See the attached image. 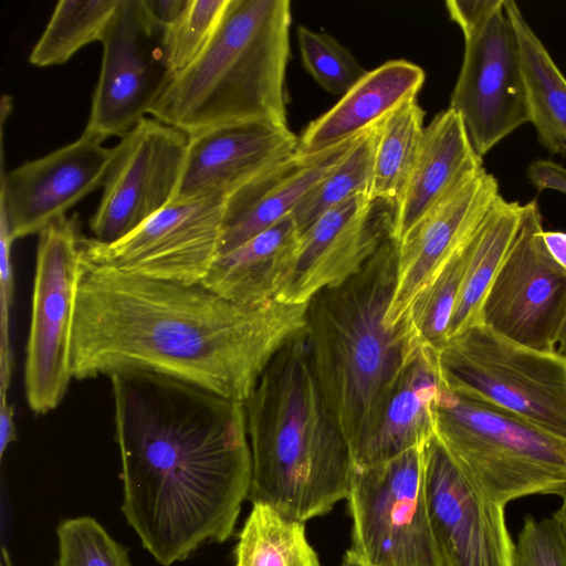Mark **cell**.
I'll list each match as a JSON object with an SVG mask.
<instances>
[{
	"label": "cell",
	"instance_id": "obj_5",
	"mask_svg": "<svg viewBox=\"0 0 566 566\" xmlns=\"http://www.w3.org/2000/svg\"><path fill=\"white\" fill-rule=\"evenodd\" d=\"M289 0H229L211 40L149 115L188 135L223 124L287 125Z\"/></svg>",
	"mask_w": 566,
	"mask_h": 566
},
{
	"label": "cell",
	"instance_id": "obj_40",
	"mask_svg": "<svg viewBox=\"0 0 566 566\" xmlns=\"http://www.w3.org/2000/svg\"><path fill=\"white\" fill-rule=\"evenodd\" d=\"M543 242L552 259L566 271V232L544 230Z\"/></svg>",
	"mask_w": 566,
	"mask_h": 566
},
{
	"label": "cell",
	"instance_id": "obj_21",
	"mask_svg": "<svg viewBox=\"0 0 566 566\" xmlns=\"http://www.w3.org/2000/svg\"><path fill=\"white\" fill-rule=\"evenodd\" d=\"M483 168L461 117L450 107L436 114L423 136L395 212L400 242L436 206Z\"/></svg>",
	"mask_w": 566,
	"mask_h": 566
},
{
	"label": "cell",
	"instance_id": "obj_4",
	"mask_svg": "<svg viewBox=\"0 0 566 566\" xmlns=\"http://www.w3.org/2000/svg\"><path fill=\"white\" fill-rule=\"evenodd\" d=\"M243 405L252 503L305 523L347 499L354 464L319 394L305 331L280 350Z\"/></svg>",
	"mask_w": 566,
	"mask_h": 566
},
{
	"label": "cell",
	"instance_id": "obj_15",
	"mask_svg": "<svg viewBox=\"0 0 566 566\" xmlns=\"http://www.w3.org/2000/svg\"><path fill=\"white\" fill-rule=\"evenodd\" d=\"M424 493L442 566H512L505 507L465 479L436 437L424 451Z\"/></svg>",
	"mask_w": 566,
	"mask_h": 566
},
{
	"label": "cell",
	"instance_id": "obj_39",
	"mask_svg": "<svg viewBox=\"0 0 566 566\" xmlns=\"http://www.w3.org/2000/svg\"><path fill=\"white\" fill-rule=\"evenodd\" d=\"M13 406L8 402V391H0V458L2 459L6 450L18 439L14 424Z\"/></svg>",
	"mask_w": 566,
	"mask_h": 566
},
{
	"label": "cell",
	"instance_id": "obj_37",
	"mask_svg": "<svg viewBox=\"0 0 566 566\" xmlns=\"http://www.w3.org/2000/svg\"><path fill=\"white\" fill-rule=\"evenodd\" d=\"M527 178L538 191L555 190L566 195V168L548 159H538L530 164Z\"/></svg>",
	"mask_w": 566,
	"mask_h": 566
},
{
	"label": "cell",
	"instance_id": "obj_9",
	"mask_svg": "<svg viewBox=\"0 0 566 566\" xmlns=\"http://www.w3.org/2000/svg\"><path fill=\"white\" fill-rule=\"evenodd\" d=\"M426 444L354 467L347 496L348 549L365 566H442L424 493Z\"/></svg>",
	"mask_w": 566,
	"mask_h": 566
},
{
	"label": "cell",
	"instance_id": "obj_25",
	"mask_svg": "<svg viewBox=\"0 0 566 566\" xmlns=\"http://www.w3.org/2000/svg\"><path fill=\"white\" fill-rule=\"evenodd\" d=\"M504 8L518 41L530 123L545 149L566 157V77L517 3L504 0Z\"/></svg>",
	"mask_w": 566,
	"mask_h": 566
},
{
	"label": "cell",
	"instance_id": "obj_43",
	"mask_svg": "<svg viewBox=\"0 0 566 566\" xmlns=\"http://www.w3.org/2000/svg\"><path fill=\"white\" fill-rule=\"evenodd\" d=\"M339 566H365L349 551L343 557Z\"/></svg>",
	"mask_w": 566,
	"mask_h": 566
},
{
	"label": "cell",
	"instance_id": "obj_20",
	"mask_svg": "<svg viewBox=\"0 0 566 566\" xmlns=\"http://www.w3.org/2000/svg\"><path fill=\"white\" fill-rule=\"evenodd\" d=\"M352 139L315 153L295 151L226 201L219 254L291 216L348 153Z\"/></svg>",
	"mask_w": 566,
	"mask_h": 566
},
{
	"label": "cell",
	"instance_id": "obj_28",
	"mask_svg": "<svg viewBox=\"0 0 566 566\" xmlns=\"http://www.w3.org/2000/svg\"><path fill=\"white\" fill-rule=\"evenodd\" d=\"M252 504L239 534L234 566H321L304 523L266 504Z\"/></svg>",
	"mask_w": 566,
	"mask_h": 566
},
{
	"label": "cell",
	"instance_id": "obj_30",
	"mask_svg": "<svg viewBox=\"0 0 566 566\" xmlns=\"http://www.w3.org/2000/svg\"><path fill=\"white\" fill-rule=\"evenodd\" d=\"M472 234L417 295L407 313L419 342L438 352L449 339V327L463 281Z\"/></svg>",
	"mask_w": 566,
	"mask_h": 566
},
{
	"label": "cell",
	"instance_id": "obj_11",
	"mask_svg": "<svg viewBox=\"0 0 566 566\" xmlns=\"http://www.w3.org/2000/svg\"><path fill=\"white\" fill-rule=\"evenodd\" d=\"M165 31L142 0H118L101 40V73L84 132L102 140L123 137L150 113L175 76Z\"/></svg>",
	"mask_w": 566,
	"mask_h": 566
},
{
	"label": "cell",
	"instance_id": "obj_19",
	"mask_svg": "<svg viewBox=\"0 0 566 566\" xmlns=\"http://www.w3.org/2000/svg\"><path fill=\"white\" fill-rule=\"evenodd\" d=\"M496 178L485 168L464 180L400 241L397 281L386 323L403 321L417 295L473 233L500 197Z\"/></svg>",
	"mask_w": 566,
	"mask_h": 566
},
{
	"label": "cell",
	"instance_id": "obj_26",
	"mask_svg": "<svg viewBox=\"0 0 566 566\" xmlns=\"http://www.w3.org/2000/svg\"><path fill=\"white\" fill-rule=\"evenodd\" d=\"M522 216L523 205L500 196L474 230L449 338L479 324L482 303L517 235Z\"/></svg>",
	"mask_w": 566,
	"mask_h": 566
},
{
	"label": "cell",
	"instance_id": "obj_24",
	"mask_svg": "<svg viewBox=\"0 0 566 566\" xmlns=\"http://www.w3.org/2000/svg\"><path fill=\"white\" fill-rule=\"evenodd\" d=\"M300 232L287 216L238 248L216 258L201 284L239 305L270 301L294 266Z\"/></svg>",
	"mask_w": 566,
	"mask_h": 566
},
{
	"label": "cell",
	"instance_id": "obj_27",
	"mask_svg": "<svg viewBox=\"0 0 566 566\" xmlns=\"http://www.w3.org/2000/svg\"><path fill=\"white\" fill-rule=\"evenodd\" d=\"M424 111L411 98L375 124L371 200L397 207L409 178L423 136Z\"/></svg>",
	"mask_w": 566,
	"mask_h": 566
},
{
	"label": "cell",
	"instance_id": "obj_31",
	"mask_svg": "<svg viewBox=\"0 0 566 566\" xmlns=\"http://www.w3.org/2000/svg\"><path fill=\"white\" fill-rule=\"evenodd\" d=\"M374 126L358 135L340 163L293 211L291 216L300 233L327 209L356 195H369L375 145Z\"/></svg>",
	"mask_w": 566,
	"mask_h": 566
},
{
	"label": "cell",
	"instance_id": "obj_8",
	"mask_svg": "<svg viewBox=\"0 0 566 566\" xmlns=\"http://www.w3.org/2000/svg\"><path fill=\"white\" fill-rule=\"evenodd\" d=\"M446 8L464 39L449 107L461 117L483 158L530 123L518 41L504 0H449Z\"/></svg>",
	"mask_w": 566,
	"mask_h": 566
},
{
	"label": "cell",
	"instance_id": "obj_23",
	"mask_svg": "<svg viewBox=\"0 0 566 566\" xmlns=\"http://www.w3.org/2000/svg\"><path fill=\"white\" fill-rule=\"evenodd\" d=\"M442 388L438 350L420 344L391 392L379 427L354 467L375 465L431 441L436 437Z\"/></svg>",
	"mask_w": 566,
	"mask_h": 566
},
{
	"label": "cell",
	"instance_id": "obj_29",
	"mask_svg": "<svg viewBox=\"0 0 566 566\" xmlns=\"http://www.w3.org/2000/svg\"><path fill=\"white\" fill-rule=\"evenodd\" d=\"M118 0H61L29 61L40 67L65 63L80 49L99 41Z\"/></svg>",
	"mask_w": 566,
	"mask_h": 566
},
{
	"label": "cell",
	"instance_id": "obj_18",
	"mask_svg": "<svg viewBox=\"0 0 566 566\" xmlns=\"http://www.w3.org/2000/svg\"><path fill=\"white\" fill-rule=\"evenodd\" d=\"M297 143L287 125L268 122L223 124L192 133L171 202L228 199L294 154Z\"/></svg>",
	"mask_w": 566,
	"mask_h": 566
},
{
	"label": "cell",
	"instance_id": "obj_36",
	"mask_svg": "<svg viewBox=\"0 0 566 566\" xmlns=\"http://www.w3.org/2000/svg\"><path fill=\"white\" fill-rule=\"evenodd\" d=\"M13 241L7 214L0 208V390L2 391L9 390L13 367L10 343V310L14 290L11 260Z\"/></svg>",
	"mask_w": 566,
	"mask_h": 566
},
{
	"label": "cell",
	"instance_id": "obj_34",
	"mask_svg": "<svg viewBox=\"0 0 566 566\" xmlns=\"http://www.w3.org/2000/svg\"><path fill=\"white\" fill-rule=\"evenodd\" d=\"M229 0H188L177 20L165 31V49L176 75L203 51L224 13Z\"/></svg>",
	"mask_w": 566,
	"mask_h": 566
},
{
	"label": "cell",
	"instance_id": "obj_42",
	"mask_svg": "<svg viewBox=\"0 0 566 566\" xmlns=\"http://www.w3.org/2000/svg\"><path fill=\"white\" fill-rule=\"evenodd\" d=\"M554 516L559 521L566 533V499L563 500L562 506L554 513Z\"/></svg>",
	"mask_w": 566,
	"mask_h": 566
},
{
	"label": "cell",
	"instance_id": "obj_6",
	"mask_svg": "<svg viewBox=\"0 0 566 566\" xmlns=\"http://www.w3.org/2000/svg\"><path fill=\"white\" fill-rule=\"evenodd\" d=\"M436 440L465 479L503 507L533 494L566 499V441L509 412L443 386Z\"/></svg>",
	"mask_w": 566,
	"mask_h": 566
},
{
	"label": "cell",
	"instance_id": "obj_12",
	"mask_svg": "<svg viewBox=\"0 0 566 566\" xmlns=\"http://www.w3.org/2000/svg\"><path fill=\"white\" fill-rule=\"evenodd\" d=\"M536 200L523 205L517 235L489 289L479 324L520 345L556 352L566 316V271L543 242Z\"/></svg>",
	"mask_w": 566,
	"mask_h": 566
},
{
	"label": "cell",
	"instance_id": "obj_35",
	"mask_svg": "<svg viewBox=\"0 0 566 566\" xmlns=\"http://www.w3.org/2000/svg\"><path fill=\"white\" fill-rule=\"evenodd\" d=\"M512 566H566V533L554 514L542 520L524 517Z\"/></svg>",
	"mask_w": 566,
	"mask_h": 566
},
{
	"label": "cell",
	"instance_id": "obj_10",
	"mask_svg": "<svg viewBox=\"0 0 566 566\" xmlns=\"http://www.w3.org/2000/svg\"><path fill=\"white\" fill-rule=\"evenodd\" d=\"M81 240L76 214L61 217L39 233L24 364L25 397L35 415L55 409L73 379Z\"/></svg>",
	"mask_w": 566,
	"mask_h": 566
},
{
	"label": "cell",
	"instance_id": "obj_22",
	"mask_svg": "<svg viewBox=\"0 0 566 566\" xmlns=\"http://www.w3.org/2000/svg\"><path fill=\"white\" fill-rule=\"evenodd\" d=\"M423 70L406 60H391L366 74L298 137L297 153H315L352 139L400 104L417 98Z\"/></svg>",
	"mask_w": 566,
	"mask_h": 566
},
{
	"label": "cell",
	"instance_id": "obj_32",
	"mask_svg": "<svg viewBox=\"0 0 566 566\" xmlns=\"http://www.w3.org/2000/svg\"><path fill=\"white\" fill-rule=\"evenodd\" d=\"M297 38L303 66L327 92L344 95L366 74L352 52L334 36L300 25Z\"/></svg>",
	"mask_w": 566,
	"mask_h": 566
},
{
	"label": "cell",
	"instance_id": "obj_33",
	"mask_svg": "<svg viewBox=\"0 0 566 566\" xmlns=\"http://www.w3.org/2000/svg\"><path fill=\"white\" fill-rule=\"evenodd\" d=\"M56 534V566H133L127 548L92 516L64 520Z\"/></svg>",
	"mask_w": 566,
	"mask_h": 566
},
{
	"label": "cell",
	"instance_id": "obj_17",
	"mask_svg": "<svg viewBox=\"0 0 566 566\" xmlns=\"http://www.w3.org/2000/svg\"><path fill=\"white\" fill-rule=\"evenodd\" d=\"M115 149L83 132L75 142L10 171L1 158L0 208L13 240L40 233L84 197L103 186Z\"/></svg>",
	"mask_w": 566,
	"mask_h": 566
},
{
	"label": "cell",
	"instance_id": "obj_41",
	"mask_svg": "<svg viewBox=\"0 0 566 566\" xmlns=\"http://www.w3.org/2000/svg\"><path fill=\"white\" fill-rule=\"evenodd\" d=\"M556 352L566 358V316L557 340Z\"/></svg>",
	"mask_w": 566,
	"mask_h": 566
},
{
	"label": "cell",
	"instance_id": "obj_13",
	"mask_svg": "<svg viewBox=\"0 0 566 566\" xmlns=\"http://www.w3.org/2000/svg\"><path fill=\"white\" fill-rule=\"evenodd\" d=\"M226 201L171 202L112 243L82 237L83 259L139 276L201 283L219 254Z\"/></svg>",
	"mask_w": 566,
	"mask_h": 566
},
{
	"label": "cell",
	"instance_id": "obj_14",
	"mask_svg": "<svg viewBox=\"0 0 566 566\" xmlns=\"http://www.w3.org/2000/svg\"><path fill=\"white\" fill-rule=\"evenodd\" d=\"M187 145V133L147 116L120 137L90 220L93 239L118 241L167 207L181 177Z\"/></svg>",
	"mask_w": 566,
	"mask_h": 566
},
{
	"label": "cell",
	"instance_id": "obj_44",
	"mask_svg": "<svg viewBox=\"0 0 566 566\" xmlns=\"http://www.w3.org/2000/svg\"><path fill=\"white\" fill-rule=\"evenodd\" d=\"M3 554H4V559H6V562H7V566H12V565L10 564V560H9V558H8V555H7L6 551H3Z\"/></svg>",
	"mask_w": 566,
	"mask_h": 566
},
{
	"label": "cell",
	"instance_id": "obj_2",
	"mask_svg": "<svg viewBox=\"0 0 566 566\" xmlns=\"http://www.w3.org/2000/svg\"><path fill=\"white\" fill-rule=\"evenodd\" d=\"M306 305L275 298L239 305L201 283L139 276L83 259L73 378L135 369L244 402L280 350L305 331Z\"/></svg>",
	"mask_w": 566,
	"mask_h": 566
},
{
	"label": "cell",
	"instance_id": "obj_38",
	"mask_svg": "<svg viewBox=\"0 0 566 566\" xmlns=\"http://www.w3.org/2000/svg\"><path fill=\"white\" fill-rule=\"evenodd\" d=\"M142 1L151 20L165 30L177 20L188 2V0Z\"/></svg>",
	"mask_w": 566,
	"mask_h": 566
},
{
	"label": "cell",
	"instance_id": "obj_16",
	"mask_svg": "<svg viewBox=\"0 0 566 566\" xmlns=\"http://www.w3.org/2000/svg\"><path fill=\"white\" fill-rule=\"evenodd\" d=\"M396 206L356 195L318 216L300 233L294 266L275 295L286 304H306L326 287L356 272L388 239H394Z\"/></svg>",
	"mask_w": 566,
	"mask_h": 566
},
{
	"label": "cell",
	"instance_id": "obj_7",
	"mask_svg": "<svg viewBox=\"0 0 566 566\" xmlns=\"http://www.w3.org/2000/svg\"><path fill=\"white\" fill-rule=\"evenodd\" d=\"M438 361L446 389L566 441V358L557 352L520 345L476 324L449 338Z\"/></svg>",
	"mask_w": 566,
	"mask_h": 566
},
{
	"label": "cell",
	"instance_id": "obj_1",
	"mask_svg": "<svg viewBox=\"0 0 566 566\" xmlns=\"http://www.w3.org/2000/svg\"><path fill=\"white\" fill-rule=\"evenodd\" d=\"M122 512L163 566L233 533L252 457L243 402L143 370L109 375Z\"/></svg>",
	"mask_w": 566,
	"mask_h": 566
},
{
	"label": "cell",
	"instance_id": "obj_3",
	"mask_svg": "<svg viewBox=\"0 0 566 566\" xmlns=\"http://www.w3.org/2000/svg\"><path fill=\"white\" fill-rule=\"evenodd\" d=\"M398 249L395 239L386 240L358 272L324 289L306 305L311 368L354 465L421 344L407 316L394 327L386 323L397 281Z\"/></svg>",
	"mask_w": 566,
	"mask_h": 566
}]
</instances>
